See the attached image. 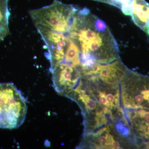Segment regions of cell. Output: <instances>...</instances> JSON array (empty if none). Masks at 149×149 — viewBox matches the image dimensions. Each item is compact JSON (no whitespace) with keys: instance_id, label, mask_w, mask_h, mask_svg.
Wrapping results in <instances>:
<instances>
[{"instance_id":"obj_1","label":"cell","mask_w":149,"mask_h":149,"mask_svg":"<svg viewBox=\"0 0 149 149\" xmlns=\"http://www.w3.org/2000/svg\"><path fill=\"white\" fill-rule=\"evenodd\" d=\"M68 37L80 49V58L91 57L100 65L119 58L116 41L107 25L86 8L78 10Z\"/></svg>"},{"instance_id":"obj_2","label":"cell","mask_w":149,"mask_h":149,"mask_svg":"<svg viewBox=\"0 0 149 149\" xmlns=\"http://www.w3.org/2000/svg\"><path fill=\"white\" fill-rule=\"evenodd\" d=\"M66 97L76 102L81 109L83 134L91 133L110 123L117 113L102 107L80 79L77 86Z\"/></svg>"},{"instance_id":"obj_3","label":"cell","mask_w":149,"mask_h":149,"mask_svg":"<svg viewBox=\"0 0 149 149\" xmlns=\"http://www.w3.org/2000/svg\"><path fill=\"white\" fill-rule=\"evenodd\" d=\"M27 112L25 99L13 83H0V128H18L24 122Z\"/></svg>"},{"instance_id":"obj_4","label":"cell","mask_w":149,"mask_h":149,"mask_svg":"<svg viewBox=\"0 0 149 149\" xmlns=\"http://www.w3.org/2000/svg\"><path fill=\"white\" fill-rule=\"evenodd\" d=\"M79 8L54 0L50 5L29 11L34 24H38L68 36Z\"/></svg>"},{"instance_id":"obj_5","label":"cell","mask_w":149,"mask_h":149,"mask_svg":"<svg viewBox=\"0 0 149 149\" xmlns=\"http://www.w3.org/2000/svg\"><path fill=\"white\" fill-rule=\"evenodd\" d=\"M120 84L122 107L149 109V76L129 70Z\"/></svg>"},{"instance_id":"obj_6","label":"cell","mask_w":149,"mask_h":149,"mask_svg":"<svg viewBox=\"0 0 149 149\" xmlns=\"http://www.w3.org/2000/svg\"><path fill=\"white\" fill-rule=\"evenodd\" d=\"M80 80L102 107L114 112L122 108L119 85L106 83L96 74L82 76Z\"/></svg>"},{"instance_id":"obj_7","label":"cell","mask_w":149,"mask_h":149,"mask_svg":"<svg viewBox=\"0 0 149 149\" xmlns=\"http://www.w3.org/2000/svg\"><path fill=\"white\" fill-rule=\"evenodd\" d=\"M80 148L90 149H123L133 147L115 130L112 123L91 133L83 134Z\"/></svg>"},{"instance_id":"obj_8","label":"cell","mask_w":149,"mask_h":149,"mask_svg":"<svg viewBox=\"0 0 149 149\" xmlns=\"http://www.w3.org/2000/svg\"><path fill=\"white\" fill-rule=\"evenodd\" d=\"M35 24L47 48V58L50 63V71L52 72L57 65L63 61L69 37L46 26Z\"/></svg>"},{"instance_id":"obj_9","label":"cell","mask_w":149,"mask_h":149,"mask_svg":"<svg viewBox=\"0 0 149 149\" xmlns=\"http://www.w3.org/2000/svg\"><path fill=\"white\" fill-rule=\"evenodd\" d=\"M53 85L56 92L66 97L80 81L81 73L78 69L63 62L52 71Z\"/></svg>"},{"instance_id":"obj_10","label":"cell","mask_w":149,"mask_h":149,"mask_svg":"<svg viewBox=\"0 0 149 149\" xmlns=\"http://www.w3.org/2000/svg\"><path fill=\"white\" fill-rule=\"evenodd\" d=\"M123 110L139 148L141 143L149 141V109Z\"/></svg>"},{"instance_id":"obj_11","label":"cell","mask_w":149,"mask_h":149,"mask_svg":"<svg viewBox=\"0 0 149 149\" xmlns=\"http://www.w3.org/2000/svg\"><path fill=\"white\" fill-rule=\"evenodd\" d=\"M129 70L119 58L110 63L100 65L96 75L106 83L119 85Z\"/></svg>"},{"instance_id":"obj_12","label":"cell","mask_w":149,"mask_h":149,"mask_svg":"<svg viewBox=\"0 0 149 149\" xmlns=\"http://www.w3.org/2000/svg\"><path fill=\"white\" fill-rule=\"evenodd\" d=\"M130 16L134 23L149 35V4L145 0H134Z\"/></svg>"},{"instance_id":"obj_13","label":"cell","mask_w":149,"mask_h":149,"mask_svg":"<svg viewBox=\"0 0 149 149\" xmlns=\"http://www.w3.org/2000/svg\"><path fill=\"white\" fill-rule=\"evenodd\" d=\"M80 49L78 46L72 39L69 38L65 48L63 62L77 68L80 63Z\"/></svg>"},{"instance_id":"obj_14","label":"cell","mask_w":149,"mask_h":149,"mask_svg":"<svg viewBox=\"0 0 149 149\" xmlns=\"http://www.w3.org/2000/svg\"><path fill=\"white\" fill-rule=\"evenodd\" d=\"M8 0H0V41H3L9 34V18L10 13Z\"/></svg>"},{"instance_id":"obj_15","label":"cell","mask_w":149,"mask_h":149,"mask_svg":"<svg viewBox=\"0 0 149 149\" xmlns=\"http://www.w3.org/2000/svg\"><path fill=\"white\" fill-rule=\"evenodd\" d=\"M97 1L106 3L114 6L119 9L123 13L127 12L130 8L133 0H93Z\"/></svg>"}]
</instances>
